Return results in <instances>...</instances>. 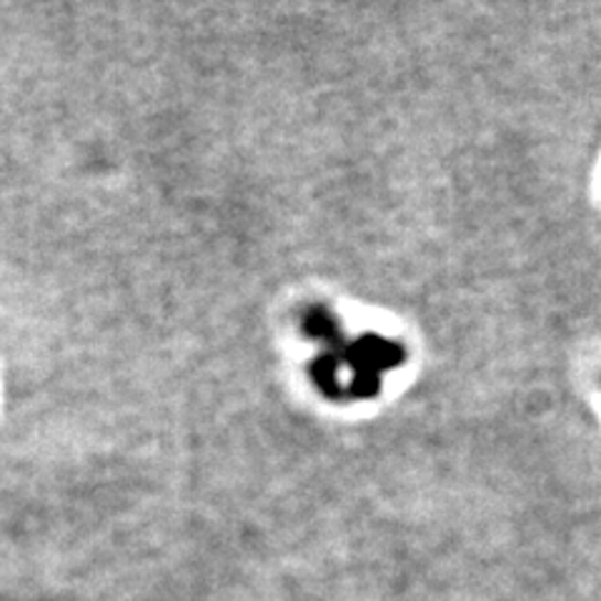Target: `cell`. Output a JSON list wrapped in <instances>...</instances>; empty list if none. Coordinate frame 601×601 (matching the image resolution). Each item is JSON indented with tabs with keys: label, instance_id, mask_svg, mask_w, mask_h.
Returning a JSON list of instances; mask_svg holds the SVG:
<instances>
[{
	"label": "cell",
	"instance_id": "cell-1",
	"mask_svg": "<svg viewBox=\"0 0 601 601\" xmlns=\"http://www.w3.org/2000/svg\"><path fill=\"white\" fill-rule=\"evenodd\" d=\"M334 356L354 368V394L374 396L382 388V372L404 364L406 351L394 341L366 336L358 339L356 344L344 346Z\"/></svg>",
	"mask_w": 601,
	"mask_h": 601
},
{
	"label": "cell",
	"instance_id": "cell-2",
	"mask_svg": "<svg viewBox=\"0 0 601 601\" xmlns=\"http://www.w3.org/2000/svg\"><path fill=\"white\" fill-rule=\"evenodd\" d=\"M303 326H307V331L311 336H316L321 341H326V344L334 348L331 354H339L341 348H344V339H341V331H339V323L336 319L331 316V313L326 309H311L307 321H303Z\"/></svg>",
	"mask_w": 601,
	"mask_h": 601
},
{
	"label": "cell",
	"instance_id": "cell-3",
	"mask_svg": "<svg viewBox=\"0 0 601 601\" xmlns=\"http://www.w3.org/2000/svg\"><path fill=\"white\" fill-rule=\"evenodd\" d=\"M339 366H341V361L334 354H323V356H319L316 361H313V366H311L313 382L319 384V388L323 394H329V396H339L341 394Z\"/></svg>",
	"mask_w": 601,
	"mask_h": 601
}]
</instances>
